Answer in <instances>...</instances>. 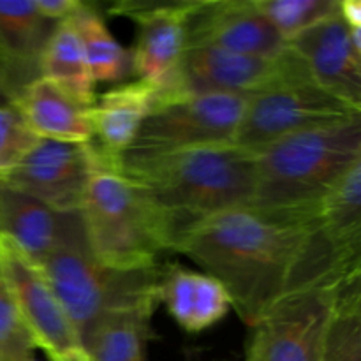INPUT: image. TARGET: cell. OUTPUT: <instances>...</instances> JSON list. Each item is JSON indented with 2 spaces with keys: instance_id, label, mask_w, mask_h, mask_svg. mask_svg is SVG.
Masks as SVG:
<instances>
[{
  "instance_id": "4316f807",
  "label": "cell",
  "mask_w": 361,
  "mask_h": 361,
  "mask_svg": "<svg viewBox=\"0 0 361 361\" xmlns=\"http://www.w3.org/2000/svg\"><path fill=\"white\" fill-rule=\"evenodd\" d=\"M39 137L13 102H0V180L23 161Z\"/></svg>"
},
{
  "instance_id": "30bf717a",
  "label": "cell",
  "mask_w": 361,
  "mask_h": 361,
  "mask_svg": "<svg viewBox=\"0 0 361 361\" xmlns=\"http://www.w3.org/2000/svg\"><path fill=\"white\" fill-rule=\"evenodd\" d=\"M302 73H307L305 66L289 46L275 59H259L207 44H187L180 66L178 92L250 97Z\"/></svg>"
},
{
  "instance_id": "7402d4cb",
  "label": "cell",
  "mask_w": 361,
  "mask_h": 361,
  "mask_svg": "<svg viewBox=\"0 0 361 361\" xmlns=\"http://www.w3.org/2000/svg\"><path fill=\"white\" fill-rule=\"evenodd\" d=\"M39 76L55 83L81 104L94 106L97 99L95 81L76 30L67 20L53 27L39 56Z\"/></svg>"
},
{
  "instance_id": "83f0119b",
  "label": "cell",
  "mask_w": 361,
  "mask_h": 361,
  "mask_svg": "<svg viewBox=\"0 0 361 361\" xmlns=\"http://www.w3.org/2000/svg\"><path fill=\"white\" fill-rule=\"evenodd\" d=\"M39 13L51 23H60L73 16L80 7L81 0H34Z\"/></svg>"
},
{
  "instance_id": "ba28073f",
  "label": "cell",
  "mask_w": 361,
  "mask_h": 361,
  "mask_svg": "<svg viewBox=\"0 0 361 361\" xmlns=\"http://www.w3.org/2000/svg\"><path fill=\"white\" fill-rule=\"evenodd\" d=\"M345 281L316 284L275 303L249 326L245 361H321L338 291Z\"/></svg>"
},
{
  "instance_id": "603a6c76",
  "label": "cell",
  "mask_w": 361,
  "mask_h": 361,
  "mask_svg": "<svg viewBox=\"0 0 361 361\" xmlns=\"http://www.w3.org/2000/svg\"><path fill=\"white\" fill-rule=\"evenodd\" d=\"M67 21L76 30L95 83H120L133 74L130 51L113 37L102 14L92 4L81 0Z\"/></svg>"
},
{
  "instance_id": "6da1fadb",
  "label": "cell",
  "mask_w": 361,
  "mask_h": 361,
  "mask_svg": "<svg viewBox=\"0 0 361 361\" xmlns=\"http://www.w3.org/2000/svg\"><path fill=\"white\" fill-rule=\"evenodd\" d=\"M171 250L224 286L247 326L291 293L361 275L326 242L316 210L231 208L183 229Z\"/></svg>"
},
{
  "instance_id": "cb8c5ba5",
  "label": "cell",
  "mask_w": 361,
  "mask_h": 361,
  "mask_svg": "<svg viewBox=\"0 0 361 361\" xmlns=\"http://www.w3.org/2000/svg\"><path fill=\"white\" fill-rule=\"evenodd\" d=\"M321 361H361V275L341 286Z\"/></svg>"
},
{
  "instance_id": "484cf974",
  "label": "cell",
  "mask_w": 361,
  "mask_h": 361,
  "mask_svg": "<svg viewBox=\"0 0 361 361\" xmlns=\"http://www.w3.org/2000/svg\"><path fill=\"white\" fill-rule=\"evenodd\" d=\"M35 342L0 277V361H37Z\"/></svg>"
},
{
  "instance_id": "2e32d148",
  "label": "cell",
  "mask_w": 361,
  "mask_h": 361,
  "mask_svg": "<svg viewBox=\"0 0 361 361\" xmlns=\"http://www.w3.org/2000/svg\"><path fill=\"white\" fill-rule=\"evenodd\" d=\"M159 97L161 92L141 80L115 85L99 95L90 111L92 143L106 157L122 162Z\"/></svg>"
},
{
  "instance_id": "ffe728a7",
  "label": "cell",
  "mask_w": 361,
  "mask_h": 361,
  "mask_svg": "<svg viewBox=\"0 0 361 361\" xmlns=\"http://www.w3.org/2000/svg\"><path fill=\"white\" fill-rule=\"evenodd\" d=\"M161 303L148 302L106 314L83 342L92 361H145L152 317Z\"/></svg>"
},
{
  "instance_id": "ac0fdd59",
  "label": "cell",
  "mask_w": 361,
  "mask_h": 361,
  "mask_svg": "<svg viewBox=\"0 0 361 361\" xmlns=\"http://www.w3.org/2000/svg\"><path fill=\"white\" fill-rule=\"evenodd\" d=\"M53 27L34 0H0V59L13 99L39 78V56Z\"/></svg>"
},
{
  "instance_id": "f1b7e54d",
  "label": "cell",
  "mask_w": 361,
  "mask_h": 361,
  "mask_svg": "<svg viewBox=\"0 0 361 361\" xmlns=\"http://www.w3.org/2000/svg\"><path fill=\"white\" fill-rule=\"evenodd\" d=\"M338 14L349 28H361L360 0H338Z\"/></svg>"
},
{
  "instance_id": "7c38bea8",
  "label": "cell",
  "mask_w": 361,
  "mask_h": 361,
  "mask_svg": "<svg viewBox=\"0 0 361 361\" xmlns=\"http://www.w3.org/2000/svg\"><path fill=\"white\" fill-rule=\"evenodd\" d=\"M0 277L13 296L35 348L48 358L83 349L41 268L4 236H0Z\"/></svg>"
},
{
  "instance_id": "1f68e13d",
  "label": "cell",
  "mask_w": 361,
  "mask_h": 361,
  "mask_svg": "<svg viewBox=\"0 0 361 361\" xmlns=\"http://www.w3.org/2000/svg\"><path fill=\"white\" fill-rule=\"evenodd\" d=\"M0 80H2L4 83L7 85V80H6V69H4L2 59H0ZM7 88H9V85H7ZM9 92H11V90H9ZM11 101H13V95H11Z\"/></svg>"
},
{
  "instance_id": "52a82bcc",
  "label": "cell",
  "mask_w": 361,
  "mask_h": 361,
  "mask_svg": "<svg viewBox=\"0 0 361 361\" xmlns=\"http://www.w3.org/2000/svg\"><path fill=\"white\" fill-rule=\"evenodd\" d=\"M358 115L361 109L328 94L309 73H302L247 97L233 143L257 154L281 137Z\"/></svg>"
},
{
  "instance_id": "8992f818",
  "label": "cell",
  "mask_w": 361,
  "mask_h": 361,
  "mask_svg": "<svg viewBox=\"0 0 361 361\" xmlns=\"http://www.w3.org/2000/svg\"><path fill=\"white\" fill-rule=\"evenodd\" d=\"M245 102L243 95L229 94L161 95L123 154L122 166L140 164L187 148L233 143Z\"/></svg>"
},
{
  "instance_id": "d6986e66",
  "label": "cell",
  "mask_w": 361,
  "mask_h": 361,
  "mask_svg": "<svg viewBox=\"0 0 361 361\" xmlns=\"http://www.w3.org/2000/svg\"><path fill=\"white\" fill-rule=\"evenodd\" d=\"M11 102L39 140L90 143L94 137L90 106L81 104L44 78L39 76L25 85Z\"/></svg>"
},
{
  "instance_id": "4fadbf2b",
  "label": "cell",
  "mask_w": 361,
  "mask_h": 361,
  "mask_svg": "<svg viewBox=\"0 0 361 361\" xmlns=\"http://www.w3.org/2000/svg\"><path fill=\"white\" fill-rule=\"evenodd\" d=\"M288 46L300 56L314 83L361 109V28H349L337 11Z\"/></svg>"
},
{
  "instance_id": "277c9868",
  "label": "cell",
  "mask_w": 361,
  "mask_h": 361,
  "mask_svg": "<svg viewBox=\"0 0 361 361\" xmlns=\"http://www.w3.org/2000/svg\"><path fill=\"white\" fill-rule=\"evenodd\" d=\"M361 161V115L274 141L256 154L252 200L264 210H316L324 194Z\"/></svg>"
},
{
  "instance_id": "44dd1931",
  "label": "cell",
  "mask_w": 361,
  "mask_h": 361,
  "mask_svg": "<svg viewBox=\"0 0 361 361\" xmlns=\"http://www.w3.org/2000/svg\"><path fill=\"white\" fill-rule=\"evenodd\" d=\"M316 219L335 252L345 263L361 264V161L324 194L317 203Z\"/></svg>"
},
{
  "instance_id": "5bb4252c",
  "label": "cell",
  "mask_w": 361,
  "mask_h": 361,
  "mask_svg": "<svg viewBox=\"0 0 361 361\" xmlns=\"http://www.w3.org/2000/svg\"><path fill=\"white\" fill-rule=\"evenodd\" d=\"M187 44H207L259 59H275L288 48L254 0H200Z\"/></svg>"
},
{
  "instance_id": "3957f363",
  "label": "cell",
  "mask_w": 361,
  "mask_h": 361,
  "mask_svg": "<svg viewBox=\"0 0 361 361\" xmlns=\"http://www.w3.org/2000/svg\"><path fill=\"white\" fill-rule=\"evenodd\" d=\"M95 147V145H94ZM88 182L80 217L92 254L120 271L157 268L173 249L175 228L150 194L122 169V162L101 154Z\"/></svg>"
},
{
  "instance_id": "7a4b0ae2",
  "label": "cell",
  "mask_w": 361,
  "mask_h": 361,
  "mask_svg": "<svg viewBox=\"0 0 361 361\" xmlns=\"http://www.w3.org/2000/svg\"><path fill=\"white\" fill-rule=\"evenodd\" d=\"M122 169L168 215L176 240L183 229L201 219L250 203L256 154L235 143L210 145L122 166Z\"/></svg>"
},
{
  "instance_id": "4dcf8cb0",
  "label": "cell",
  "mask_w": 361,
  "mask_h": 361,
  "mask_svg": "<svg viewBox=\"0 0 361 361\" xmlns=\"http://www.w3.org/2000/svg\"><path fill=\"white\" fill-rule=\"evenodd\" d=\"M0 102H11V92L2 80H0Z\"/></svg>"
},
{
  "instance_id": "9a60e30c",
  "label": "cell",
  "mask_w": 361,
  "mask_h": 361,
  "mask_svg": "<svg viewBox=\"0 0 361 361\" xmlns=\"http://www.w3.org/2000/svg\"><path fill=\"white\" fill-rule=\"evenodd\" d=\"M80 222V212L62 214L23 190L0 182V236L28 259L41 263Z\"/></svg>"
},
{
  "instance_id": "f546056e",
  "label": "cell",
  "mask_w": 361,
  "mask_h": 361,
  "mask_svg": "<svg viewBox=\"0 0 361 361\" xmlns=\"http://www.w3.org/2000/svg\"><path fill=\"white\" fill-rule=\"evenodd\" d=\"M49 361H92L90 356L83 351V349H76V351H71L67 355L55 356V358H48Z\"/></svg>"
},
{
  "instance_id": "e0dca14e",
  "label": "cell",
  "mask_w": 361,
  "mask_h": 361,
  "mask_svg": "<svg viewBox=\"0 0 361 361\" xmlns=\"http://www.w3.org/2000/svg\"><path fill=\"white\" fill-rule=\"evenodd\" d=\"M159 293L169 316L189 334L215 326L233 309L228 291L217 279L180 264L162 268Z\"/></svg>"
},
{
  "instance_id": "9c48e42d",
  "label": "cell",
  "mask_w": 361,
  "mask_h": 361,
  "mask_svg": "<svg viewBox=\"0 0 361 361\" xmlns=\"http://www.w3.org/2000/svg\"><path fill=\"white\" fill-rule=\"evenodd\" d=\"M197 6L200 0H122L113 6V13L137 25L136 44L130 51L133 74L157 88L161 95L178 92L180 66Z\"/></svg>"
},
{
  "instance_id": "5b68a950",
  "label": "cell",
  "mask_w": 361,
  "mask_h": 361,
  "mask_svg": "<svg viewBox=\"0 0 361 361\" xmlns=\"http://www.w3.org/2000/svg\"><path fill=\"white\" fill-rule=\"evenodd\" d=\"M37 267L66 310L81 345L106 314L148 302L161 303L159 267L120 271L102 264L88 247L81 217Z\"/></svg>"
},
{
  "instance_id": "d4e9b609",
  "label": "cell",
  "mask_w": 361,
  "mask_h": 361,
  "mask_svg": "<svg viewBox=\"0 0 361 361\" xmlns=\"http://www.w3.org/2000/svg\"><path fill=\"white\" fill-rule=\"evenodd\" d=\"M286 42L338 11V0H254Z\"/></svg>"
},
{
  "instance_id": "8fae6325",
  "label": "cell",
  "mask_w": 361,
  "mask_h": 361,
  "mask_svg": "<svg viewBox=\"0 0 361 361\" xmlns=\"http://www.w3.org/2000/svg\"><path fill=\"white\" fill-rule=\"evenodd\" d=\"M97 162L94 143L39 140L23 161L0 180L62 214L81 210Z\"/></svg>"
}]
</instances>
